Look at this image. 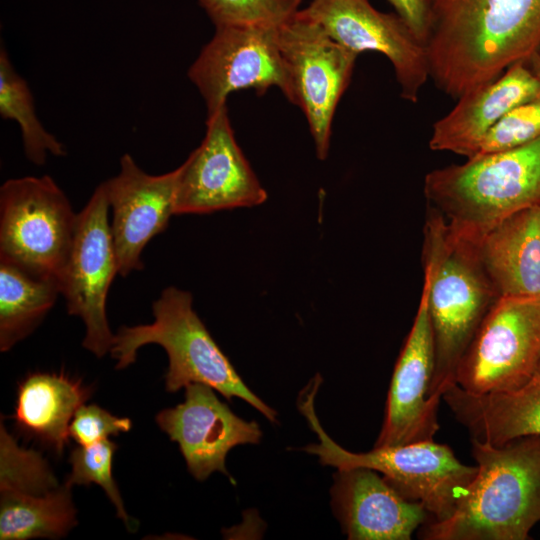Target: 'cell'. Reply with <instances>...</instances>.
Returning a JSON list of instances; mask_svg holds the SVG:
<instances>
[{"instance_id":"484cf974","label":"cell","mask_w":540,"mask_h":540,"mask_svg":"<svg viewBox=\"0 0 540 540\" xmlns=\"http://www.w3.org/2000/svg\"><path fill=\"white\" fill-rule=\"evenodd\" d=\"M117 445L109 439L102 440L90 446L74 448L69 457L71 473L66 483L86 485L95 483L103 488L107 497L116 509L117 517L126 525L129 531H135L134 520H131L124 507L118 486L112 475V460Z\"/></svg>"},{"instance_id":"9c48e42d","label":"cell","mask_w":540,"mask_h":540,"mask_svg":"<svg viewBox=\"0 0 540 540\" xmlns=\"http://www.w3.org/2000/svg\"><path fill=\"white\" fill-rule=\"evenodd\" d=\"M278 41L290 72L294 105L305 115L317 158L325 160L335 111L350 83L358 54L332 39L301 9L279 27Z\"/></svg>"},{"instance_id":"e0dca14e","label":"cell","mask_w":540,"mask_h":540,"mask_svg":"<svg viewBox=\"0 0 540 540\" xmlns=\"http://www.w3.org/2000/svg\"><path fill=\"white\" fill-rule=\"evenodd\" d=\"M333 478L332 509L350 540H410L430 520L373 469H337Z\"/></svg>"},{"instance_id":"277c9868","label":"cell","mask_w":540,"mask_h":540,"mask_svg":"<svg viewBox=\"0 0 540 540\" xmlns=\"http://www.w3.org/2000/svg\"><path fill=\"white\" fill-rule=\"evenodd\" d=\"M423 192L454 234L478 242L507 216L540 204V137L432 170Z\"/></svg>"},{"instance_id":"cb8c5ba5","label":"cell","mask_w":540,"mask_h":540,"mask_svg":"<svg viewBox=\"0 0 540 540\" xmlns=\"http://www.w3.org/2000/svg\"><path fill=\"white\" fill-rule=\"evenodd\" d=\"M0 115L18 123L26 157L35 165L46 162L47 155L65 156L63 144L39 121L26 81L15 71L5 48L0 50Z\"/></svg>"},{"instance_id":"7402d4cb","label":"cell","mask_w":540,"mask_h":540,"mask_svg":"<svg viewBox=\"0 0 540 540\" xmlns=\"http://www.w3.org/2000/svg\"><path fill=\"white\" fill-rule=\"evenodd\" d=\"M61 294L56 280L31 275L0 259V350L6 352L27 337Z\"/></svg>"},{"instance_id":"6da1fadb","label":"cell","mask_w":540,"mask_h":540,"mask_svg":"<svg viewBox=\"0 0 540 540\" xmlns=\"http://www.w3.org/2000/svg\"><path fill=\"white\" fill-rule=\"evenodd\" d=\"M425 46L435 85L459 98L540 49V0H430Z\"/></svg>"},{"instance_id":"52a82bcc","label":"cell","mask_w":540,"mask_h":540,"mask_svg":"<svg viewBox=\"0 0 540 540\" xmlns=\"http://www.w3.org/2000/svg\"><path fill=\"white\" fill-rule=\"evenodd\" d=\"M77 216L48 175L5 181L0 188V259L60 284Z\"/></svg>"},{"instance_id":"ba28073f","label":"cell","mask_w":540,"mask_h":540,"mask_svg":"<svg viewBox=\"0 0 540 540\" xmlns=\"http://www.w3.org/2000/svg\"><path fill=\"white\" fill-rule=\"evenodd\" d=\"M540 363V296H501L462 357L456 384L472 394L514 390Z\"/></svg>"},{"instance_id":"8992f818","label":"cell","mask_w":540,"mask_h":540,"mask_svg":"<svg viewBox=\"0 0 540 540\" xmlns=\"http://www.w3.org/2000/svg\"><path fill=\"white\" fill-rule=\"evenodd\" d=\"M320 383L317 375L298 399L300 412L319 438L318 444L302 450L318 456L325 466L373 469L401 496L422 505L430 516L428 522L449 518L474 480L477 466L461 463L448 445L433 440L374 447L365 453L346 450L328 436L317 418L314 399Z\"/></svg>"},{"instance_id":"4316f807","label":"cell","mask_w":540,"mask_h":540,"mask_svg":"<svg viewBox=\"0 0 540 540\" xmlns=\"http://www.w3.org/2000/svg\"><path fill=\"white\" fill-rule=\"evenodd\" d=\"M540 137V94L514 107L486 134L477 155L512 149Z\"/></svg>"},{"instance_id":"7c38bea8","label":"cell","mask_w":540,"mask_h":540,"mask_svg":"<svg viewBox=\"0 0 540 540\" xmlns=\"http://www.w3.org/2000/svg\"><path fill=\"white\" fill-rule=\"evenodd\" d=\"M179 167L175 215L252 207L267 199L236 142L226 104L207 116L204 139Z\"/></svg>"},{"instance_id":"7a4b0ae2","label":"cell","mask_w":540,"mask_h":540,"mask_svg":"<svg viewBox=\"0 0 540 540\" xmlns=\"http://www.w3.org/2000/svg\"><path fill=\"white\" fill-rule=\"evenodd\" d=\"M477 474L454 513L418 530L424 540H527L540 522V435L500 445L471 439Z\"/></svg>"},{"instance_id":"8fae6325","label":"cell","mask_w":540,"mask_h":540,"mask_svg":"<svg viewBox=\"0 0 540 540\" xmlns=\"http://www.w3.org/2000/svg\"><path fill=\"white\" fill-rule=\"evenodd\" d=\"M103 182L78 213L72 246L60 280V292L70 315L86 328L83 347L96 355L110 352L115 335L107 316V294L118 274Z\"/></svg>"},{"instance_id":"603a6c76","label":"cell","mask_w":540,"mask_h":540,"mask_svg":"<svg viewBox=\"0 0 540 540\" xmlns=\"http://www.w3.org/2000/svg\"><path fill=\"white\" fill-rule=\"evenodd\" d=\"M71 486L40 496L0 492V539H57L77 525Z\"/></svg>"},{"instance_id":"d4e9b609","label":"cell","mask_w":540,"mask_h":540,"mask_svg":"<svg viewBox=\"0 0 540 540\" xmlns=\"http://www.w3.org/2000/svg\"><path fill=\"white\" fill-rule=\"evenodd\" d=\"M215 28L266 26L279 28L300 10L302 0H196Z\"/></svg>"},{"instance_id":"5bb4252c","label":"cell","mask_w":540,"mask_h":540,"mask_svg":"<svg viewBox=\"0 0 540 540\" xmlns=\"http://www.w3.org/2000/svg\"><path fill=\"white\" fill-rule=\"evenodd\" d=\"M434 368L429 277L424 272L419 305L394 367L384 420L374 447L433 440L439 430L438 410L441 402L429 397Z\"/></svg>"},{"instance_id":"9a60e30c","label":"cell","mask_w":540,"mask_h":540,"mask_svg":"<svg viewBox=\"0 0 540 540\" xmlns=\"http://www.w3.org/2000/svg\"><path fill=\"white\" fill-rule=\"evenodd\" d=\"M155 419L170 440L178 443L189 472L199 481L217 471L235 484L225 465L228 452L262 438L257 422L237 416L212 387L202 383L188 384L184 402L163 409Z\"/></svg>"},{"instance_id":"4fadbf2b","label":"cell","mask_w":540,"mask_h":540,"mask_svg":"<svg viewBox=\"0 0 540 540\" xmlns=\"http://www.w3.org/2000/svg\"><path fill=\"white\" fill-rule=\"evenodd\" d=\"M327 34L357 53L378 52L391 62L400 95L412 103L429 75L426 46L396 13H383L369 0H312L301 9Z\"/></svg>"},{"instance_id":"ac0fdd59","label":"cell","mask_w":540,"mask_h":540,"mask_svg":"<svg viewBox=\"0 0 540 540\" xmlns=\"http://www.w3.org/2000/svg\"><path fill=\"white\" fill-rule=\"evenodd\" d=\"M539 94L540 79L528 60L515 62L493 81L458 98L455 107L434 123L430 149L474 157L488 131L506 113Z\"/></svg>"},{"instance_id":"ffe728a7","label":"cell","mask_w":540,"mask_h":540,"mask_svg":"<svg viewBox=\"0 0 540 540\" xmlns=\"http://www.w3.org/2000/svg\"><path fill=\"white\" fill-rule=\"evenodd\" d=\"M499 296H540V204L515 212L478 241Z\"/></svg>"},{"instance_id":"2e32d148","label":"cell","mask_w":540,"mask_h":540,"mask_svg":"<svg viewBox=\"0 0 540 540\" xmlns=\"http://www.w3.org/2000/svg\"><path fill=\"white\" fill-rule=\"evenodd\" d=\"M179 175L180 167L150 175L124 154L119 173L103 182L112 211L110 228L119 275L143 269V249L175 215Z\"/></svg>"},{"instance_id":"f546056e","label":"cell","mask_w":540,"mask_h":540,"mask_svg":"<svg viewBox=\"0 0 540 540\" xmlns=\"http://www.w3.org/2000/svg\"><path fill=\"white\" fill-rule=\"evenodd\" d=\"M527 60L535 75L540 79V49Z\"/></svg>"},{"instance_id":"f1b7e54d","label":"cell","mask_w":540,"mask_h":540,"mask_svg":"<svg viewBox=\"0 0 540 540\" xmlns=\"http://www.w3.org/2000/svg\"><path fill=\"white\" fill-rule=\"evenodd\" d=\"M410 27L415 36L425 45L430 14V0H387Z\"/></svg>"},{"instance_id":"30bf717a","label":"cell","mask_w":540,"mask_h":540,"mask_svg":"<svg viewBox=\"0 0 540 540\" xmlns=\"http://www.w3.org/2000/svg\"><path fill=\"white\" fill-rule=\"evenodd\" d=\"M278 29L266 26L215 28L188 69V78L202 96L207 116L226 104L228 96L242 89L263 95L279 88L295 104L287 64L279 47Z\"/></svg>"},{"instance_id":"5b68a950","label":"cell","mask_w":540,"mask_h":540,"mask_svg":"<svg viewBox=\"0 0 540 540\" xmlns=\"http://www.w3.org/2000/svg\"><path fill=\"white\" fill-rule=\"evenodd\" d=\"M152 310V323L122 326L115 335L110 353L117 360L116 369L134 363L140 347L158 344L169 358L164 377L167 392L175 393L190 383L206 384L227 400L238 397L269 421L277 422V412L247 387L218 347L193 310L189 292L167 287L154 301Z\"/></svg>"},{"instance_id":"3957f363","label":"cell","mask_w":540,"mask_h":540,"mask_svg":"<svg viewBox=\"0 0 540 540\" xmlns=\"http://www.w3.org/2000/svg\"><path fill=\"white\" fill-rule=\"evenodd\" d=\"M423 260L435 343L429 397L442 401L445 391L456 384L460 361L500 296L484 269L478 242L454 234L443 215L430 206Z\"/></svg>"},{"instance_id":"83f0119b","label":"cell","mask_w":540,"mask_h":540,"mask_svg":"<svg viewBox=\"0 0 540 540\" xmlns=\"http://www.w3.org/2000/svg\"><path fill=\"white\" fill-rule=\"evenodd\" d=\"M132 422L126 417H117L95 405H82L70 423V437L80 446H90L109 436L128 432Z\"/></svg>"},{"instance_id":"d6986e66","label":"cell","mask_w":540,"mask_h":540,"mask_svg":"<svg viewBox=\"0 0 540 540\" xmlns=\"http://www.w3.org/2000/svg\"><path fill=\"white\" fill-rule=\"evenodd\" d=\"M442 400L472 440L500 445L518 437L540 435V363L514 390L472 394L454 384Z\"/></svg>"},{"instance_id":"44dd1931","label":"cell","mask_w":540,"mask_h":540,"mask_svg":"<svg viewBox=\"0 0 540 540\" xmlns=\"http://www.w3.org/2000/svg\"><path fill=\"white\" fill-rule=\"evenodd\" d=\"M91 392L69 375L35 372L19 383L12 418L20 432L61 455L69 444L70 423Z\"/></svg>"}]
</instances>
